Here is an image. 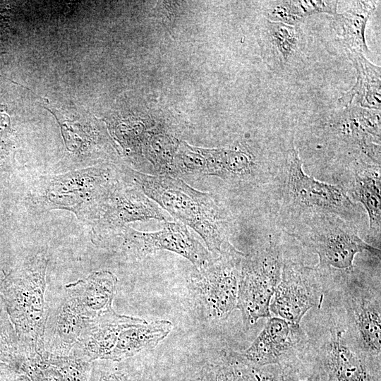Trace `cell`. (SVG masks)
Listing matches in <instances>:
<instances>
[{
    "instance_id": "cell-1",
    "label": "cell",
    "mask_w": 381,
    "mask_h": 381,
    "mask_svg": "<svg viewBox=\"0 0 381 381\" xmlns=\"http://www.w3.org/2000/svg\"><path fill=\"white\" fill-rule=\"evenodd\" d=\"M122 171L164 210L194 229L214 257L234 247L230 242L234 218L212 194L196 190L176 177L150 175L125 167Z\"/></svg>"
},
{
    "instance_id": "cell-2",
    "label": "cell",
    "mask_w": 381,
    "mask_h": 381,
    "mask_svg": "<svg viewBox=\"0 0 381 381\" xmlns=\"http://www.w3.org/2000/svg\"><path fill=\"white\" fill-rule=\"evenodd\" d=\"M267 204L271 222L286 234L296 223L315 214H334L357 229L363 217V210L340 185L320 181L305 173L293 142Z\"/></svg>"
},
{
    "instance_id": "cell-3",
    "label": "cell",
    "mask_w": 381,
    "mask_h": 381,
    "mask_svg": "<svg viewBox=\"0 0 381 381\" xmlns=\"http://www.w3.org/2000/svg\"><path fill=\"white\" fill-rule=\"evenodd\" d=\"M123 177L121 167L102 164L36 179L28 195L31 210L69 211L81 222L95 224Z\"/></svg>"
},
{
    "instance_id": "cell-4",
    "label": "cell",
    "mask_w": 381,
    "mask_h": 381,
    "mask_svg": "<svg viewBox=\"0 0 381 381\" xmlns=\"http://www.w3.org/2000/svg\"><path fill=\"white\" fill-rule=\"evenodd\" d=\"M47 249L28 257L1 277L0 296L14 327L24 361L44 353L48 313L45 300Z\"/></svg>"
},
{
    "instance_id": "cell-5",
    "label": "cell",
    "mask_w": 381,
    "mask_h": 381,
    "mask_svg": "<svg viewBox=\"0 0 381 381\" xmlns=\"http://www.w3.org/2000/svg\"><path fill=\"white\" fill-rule=\"evenodd\" d=\"M286 234L318 256L315 268L327 290H338L352 276L358 253L367 252L380 257V250L365 242L355 226L334 214L307 217Z\"/></svg>"
},
{
    "instance_id": "cell-6",
    "label": "cell",
    "mask_w": 381,
    "mask_h": 381,
    "mask_svg": "<svg viewBox=\"0 0 381 381\" xmlns=\"http://www.w3.org/2000/svg\"><path fill=\"white\" fill-rule=\"evenodd\" d=\"M312 334L305 361L318 381H381V361L373 360L353 344L343 318L326 314Z\"/></svg>"
},
{
    "instance_id": "cell-7",
    "label": "cell",
    "mask_w": 381,
    "mask_h": 381,
    "mask_svg": "<svg viewBox=\"0 0 381 381\" xmlns=\"http://www.w3.org/2000/svg\"><path fill=\"white\" fill-rule=\"evenodd\" d=\"M267 241L244 255L241 263L238 309L246 327L271 317L270 304L279 284L284 260L282 234L272 224Z\"/></svg>"
},
{
    "instance_id": "cell-8",
    "label": "cell",
    "mask_w": 381,
    "mask_h": 381,
    "mask_svg": "<svg viewBox=\"0 0 381 381\" xmlns=\"http://www.w3.org/2000/svg\"><path fill=\"white\" fill-rule=\"evenodd\" d=\"M338 290L353 344L367 357L381 361L380 282L373 284L355 271Z\"/></svg>"
},
{
    "instance_id": "cell-9",
    "label": "cell",
    "mask_w": 381,
    "mask_h": 381,
    "mask_svg": "<svg viewBox=\"0 0 381 381\" xmlns=\"http://www.w3.org/2000/svg\"><path fill=\"white\" fill-rule=\"evenodd\" d=\"M92 241L100 246H119L137 257L157 250L171 251L188 260L194 267L203 266L214 258L181 222H166L161 230L154 232L137 231L126 225L102 234Z\"/></svg>"
},
{
    "instance_id": "cell-10",
    "label": "cell",
    "mask_w": 381,
    "mask_h": 381,
    "mask_svg": "<svg viewBox=\"0 0 381 381\" xmlns=\"http://www.w3.org/2000/svg\"><path fill=\"white\" fill-rule=\"evenodd\" d=\"M244 255L234 246L191 272L188 280L190 291L210 319L224 320L238 309L241 263Z\"/></svg>"
},
{
    "instance_id": "cell-11",
    "label": "cell",
    "mask_w": 381,
    "mask_h": 381,
    "mask_svg": "<svg viewBox=\"0 0 381 381\" xmlns=\"http://www.w3.org/2000/svg\"><path fill=\"white\" fill-rule=\"evenodd\" d=\"M308 346V335L301 325L271 316L253 343L236 353L256 369L301 366Z\"/></svg>"
},
{
    "instance_id": "cell-12",
    "label": "cell",
    "mask_w": 381,
    "mask_h": 381,
    "mask_svg": "<svg viewBox=\"0 0 381 381\" xmlns=\"http://www.w3.org/2000/svg\"><path fill=\"white\" fill-rule=\"evenodd\" d=\"M326 291L315 267L284 258L281 279L270 304V315L301 325L310 310L322 308Z\"/></svg>"
},
{
    "instance_id": "cell-13",
    "label": "cell",
    "mask_w": 381,
    "mask_h": 381,
    "mask_svg": "<svg viewBox=\"0 0 381 381\" xmlns=\"http://www.w3.org/2000/svg\"><path fill=\"white\" fill-rule=\"evenodd\" d=\"M44 107L56 119L66 148L76 164L89 167L115 161L107 135L87 113L48 102Z\"/></svg>"
},
{
    "instance_id": "cell-14",
    "label": "cell",
    "mask_w": 381,
    "mask_h": 381,
    "mask_svg": "<svg viewBox=\"0 0 381 381\" xmlns=\"http://www.w3.org/2000/svg\"><path fill=\"white\" fill-rule=\"evenodd\" d=\"M168 219L164 210L123 174L112 191L101 217L93 224L91 236L136 221L157 219L167 222Z\"/></svg>"
},
{
    "instance_id": "cell-15",
    "label": "cell",
    "mask_w": 381,
    "mask_h": 381,
    "mask_svg": "<svg viewBox=\"0 0 381 381\" xmlns=\"http://www.w3.org/2000/svg\"><path fill=\"white\" fill-rule=\"evenodd\" d=\"M380 166L354 161L346 166L343 172L337 174L340 185L350 199L361 204L368 214L367 237L373 241H380L381 200Z\"/></svg>"
},
{
    "instance_id": "cell-16",
    "label": "cell",
    "mask_w": 381,
    "mask_h": 381,
    "mask_svg": "<svg viewBox=\"0 0 381 381\" xmlns=\"http://www.w3.org/2000/svg\"><path fill=\"white\" fill-rule=\"evenodd\" d=\"M146 320L117 313L113 308L90 319L71 354L88 362L106 360L120 334Z\"/></svg>"
},
{
    "instance_id": "cell-17",
    "label": "cell",
    "mask_w": 381,
    "mask_h": 381,
    "mask_svg": "<svg viewBox=\"0 0 381 381\" xmlns=\"http://www.w3.org/2000/svg\"><path fill=\"white\" fill-rule=\"evenodd\" d=\"M259 43L265 63L271 71L280 72L299 59L306 40L300 26L265 18L259 27Z\"/></svg>"
},
{
    "instance_id": "cell-18",
    "label": "cell",
    "mask_w": 381,
    "mask_h": 381,
    "mask_svg": "<svg viewBox=\"0 0 381 381\" xmlns=\"http://www.w3.org/2000/svg\"><path fill=\"white\" fill-rule=\"evenodd\" d=\"M66 298L48 310L44 333V353L49 356L71 354L89 320Z\"/></svg>"
},
{
    "instance_id": "cell-19",
    "label": "cell",
    "mask_w": 381,
    "mask_h": 381,
    "mask_svg": "<svg viewBox=\"0 0 381 381\" xmlns=\"http://www.w3.org/2000/svg\"><path fill=\"white\" fill-rule=\"evenodd\" d=\"M117 284L110 271L98 270L65 286L66 298L87 318L112 309Z\"/></svg>"
},
{
    "instance_id": "cell-20",
    "label": "cell",
    "mask_w": 381,
    "mask_h": 381,
    "mask_svg": "<svg viewBox=\"0 0 381 381\" xmlns=\"http://www.w3.org/2000/svg\"><path fill=\"white\" fill-rule=\"evenodd\" d=\"M272 371L271 368H252L241 361L236 351L222 350L200 365L185 381H265Z\"/></svg>"
},
{
    "instance_id": "cell-21",
    "label": "cell",
    "mask_w": 381,
    "mask_h": 381,
    "mask_svg": "<svg viewBox=\"0 0 381 381\" xmlns=\"http://www.w3.org/2000/svg\"><path fill=\"white\" fill-rule=\"evenodd\" d=\"M346 55L356 71V82L342 94L339 102L345 108L380 110V66L372 64L361 54L346 52Z\"/></svg>"
},
{
    "instance_id": "cell-22",
    "label": "cell",
    "mask_w": 381,
    "mask_h": 381,
    "mask_svg": "<svg viewBox=\"0 0 381 381\" xmlns=\"http://www.w3.org/2000/svg\"><path fill=\"white\" fill-rule=\"evenodd\" d=\"M377 1H350L349 7L334 16V29L339 43L346 52L370 53L365 41V28L370 15L375 10Z\"/></svg>"
},
{
    "instance_id": "cell-23",
    "label": "cell",
    "mask_w": 381,
    "mask_h": 381,
    "mask_svg": "<svg viewBox=\"0 0 381 381\" xmlns=\"http://www.w3.org/2000/svg\"><path fill=\"white\" fill-rule=\"evenodd\" d=\"M169 320H160L133 326L123 330L106 360L121 361L141 351L155 347L171 331Z\"/></svg>"
},
{
    "instance_id": "cell-24",
    "label": "cell",
    "mask_w": 381,
    "mask_h": 381,
    "mask_svg": "<svg viewBox=\"0 0 381 381\" xmlns=\"http://www.w3.org/2000/svg\"><path fill=\"white\" fill-rule=\"evenodd\" d=\"M337 1H271L265 10V18L291 26H299L316 13H337Z\"/></svg>"
},
{
    "instance_id": "cell-25",
    "label": "cell",
    "mask_w": 381,
    "mask_h": 381,
    "mask_svg": "<svg viewBox=\"0 0 381 381\" xmlns=\"http://www.w3.org/2000/svg\"><path fill=\"white\" fill-rule=\"evenodd\" d=\"M0 361L9 365L17 372L24 361L18 336L1 296Z\"/></svg>"
},
{
    "instance_id": "cell-26",
    "label": "cell",
    "mask_w": 381,
    "mask_h": 381,
    "mask_svg": "<svg viewBox=\"0 0 381 381\" xmlns=\"http://www.w3.org/2000/svg\"><path fill=\"white\" fill-rule=\"evenodd\" d=\"M42 358L59 370L64 381L90 380L92 362H88L72 354L66 356H49L43 354Z\"/></svg>"
},
{
    "instance_id": "cell-27",
    "label": "cell",
    "mask_w": 381,
    "mask_h": 381,
    "mask_svg": "<svg viewBox=\"0 0 381 381\" xmlns=\"http://www.w3.org/2000/svg\"><path fill=\"white\" fill-rule=\"evenodd\" d=\"M91 375L97 381H142L140 374L125 360L93 361Z\"/></svg>"
},
{
    "instance_id": "cell-28",
    "label": "cell",
    "mask_w": 381,
    "mask_h": 381,
    "mask_svg": "<svg viewBox=\"0 0 381 381\" xmlns=\"http://www.w3.org/2000/svg\"><path fill=\"white\" fill-rule=\"evenodd\" d=\"M14 146L15 132L11 128L10 118L6 113H2L0 116V171L8 164Z\"/></svg>"
},
{
    "instance_id": "cell-29",
    "label": "cell",
    "mask_w": 381,
    "mask_h": 381,
    "mask_svg": "<svg viewBox=\"0 0 381 381\" xmlns=\"http://www.w3.org/2000/svg\"><path fill=\"white\" fill-rule=\"evenodd\" d=\"M301 366L277 367L270 377L265 381H318L313 372L306 378L301 377Z\"/></svg>"
},
{
    "instance_id": "cell-30",
    "label": "cell",
    "mask_w": 381,
    "mask_h": 381,
    "mask_svg": "<svg viewBox=\"0 0 381 381\" xmlns=\"http://www.w3.org/2000/svg\"><path fill=\"white\" fill-rule=\"evenodd\" d=\"M18 372L9 365L0 361V381H15Z\"/></svg>"
},
{
    "instance_id": "cell-31",
    "label": "cell",
    "mask_w": 381,
    "mask_h": 381,
    "mask_svg": "<svg viewBox=\"0 0 381 381\" xmlns=\"http://www.w3.org/2000/svg\"><path fill=\"white\" fill-rule=\"evenodd\" d=\"M4 25L3 23L0 21V53H1V47H2V43L4 42V28L2 26Z\"/></svg>"
},
{
    "instance_id": "cell-32",
    "label": "cell",
    "mask_w": 381,
    "mask_h": 381,
    "mask_svg": "<svg viewBox=\"0 0 381 381\" xmlns=\"http://www.w3.org/2000/svg\"><path fill=\"white\" fill-rule=\"evenodd\" d=\"M1 255H0V279L1 278V275H2V270H1Z\"/></svg>"
},
{
    "instance_id": "cell-33",
    "label": "cell",
    "mask_w": 381,
    "mask_h": 381,
    "mask_svg": "<svg viewBox=\"0 0 381 381\" xmlns=\"http://www.w3.org/2000/svg\"><path fill=\"white\" fill-rule=\"evenodd\" d=\"M16 381H22V380H20V379H18V380H16Z\"/></svg>"
}]
</instances>
